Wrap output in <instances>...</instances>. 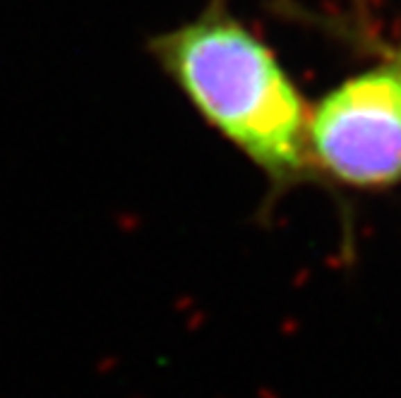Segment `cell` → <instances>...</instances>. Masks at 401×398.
I'll use <instances>...</instances> for the list:
<instances>
[{"label":"cell","mask_w":401,"mask_h":398,"mask_svg":"<svg viewBox=\"0 0 401 398\" xmlns=\"http://www.w3.org/2000/svg\"><path fill=\"white\" fill-rule=\"evenodd\" d=\"M308 144L332 175L351 185L401 178V72L358 75L330 94L308 120Z\"/></svg>","instance_id":"obj_2"},{"label":"cell","mask_w":401,"mask_h":398,"mask_svg":"<svg viewBox=\"0 0 401 398\" xmlns=\"http://www.w3.org/2000/svg\"><path fill=\"white\" fill-rule=\"evenodd\" d=\"M159 65L212 125L272 178L308 164V118L274 55L221 10L152 41Z\"/></svg>","instance_id":"obj_1"}]
</instances>
